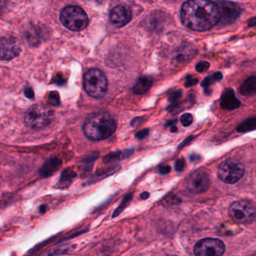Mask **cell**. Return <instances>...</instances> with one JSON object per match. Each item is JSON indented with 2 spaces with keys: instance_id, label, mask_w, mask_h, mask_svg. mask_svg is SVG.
<instances>
[{
  "instance_id": "obj_24",
  "label": "cell",
  "mask_w": 256,
  "mask_h": 256,
  "mask_svg": "<svg viewBox=\"0 0 256 256\" xmlns=\"http://www.w3.org/2000/svg\"><path fill=\"white\" fill-rule=\"evenodd\" d=\"M121 154L120 152H112V153L106 155L105 158H104V162H106V164L111 162V161L120 158Z\"/></svg>"
},
{
  "instance_id": "obj_13",
  "label": "cell",
  "mask_w": 256,
  "mask_h": 256,
  "mask_svg": "<svg viewBox=\"0 0 256 256\" xmlns=\"http://www.w3.org/2000/svg\"><path fill=\"white\" fill-rule=\"evenodd\" d=\"M196 52V50L192 46H182L180 49L176 51L173 55L172 62L176 66L188 62L195 56Z\"/></svg>"
},
{
  "instance_id": "obj_8",
  "label": "cell",
  "mask_w": 256,
  "mask_h": 256,
  "mask_svg": "<svg viewBox=\"0 0 256 256\" xmlns=\"http://www.w3.org/2000/svg\"><path fill=\"white\" fill-rule=\"evenodd\" d=\"M225 250V244L220 239H202L194 246L196 256H222Z\"/></svg>"
},
{
  "instance_id": "obj_14",
  "label": "cell",
  "mask_w": 256,
  "mask_h": 256,
  "mask_svg": "<svg viewBox=\"0 0 256 256\" xmlns=\"http://www.w3.org/2000/svg\"><path fill=\"white\" fill-rule=\"evenodd\" d=\"M240 106V102L236 97V93L231 88L224 92L221 98V106L227 110H233Z\"/></svg>"
},
{
  "instance_id": "obj_20",
  "label": "cell",
  "mask_w": 256,
  "mask_h": 256,
  "mask_svg": "<svg viewBox=\"0 0 256 256\" xmlns=\"http://www.w3.org/2000/svg\"><path fill=\"white\" fill-rule=\"evenodd\" d=\"M76 174L72 170H66L62 174L61 179H60V184L63 185H68L70 184L72 180L76 177Z\"/></svg>"
},
{
  "instance_id": "obj_1",
  "label": "cell",
  "mask_w": 256,
  "mask_h": 256,
  "mask_svg": "<svg viewBox=\"0 0 256 256\" xmlns=\"http://www.w3.org/2000/svg\"><path fill=\"white\" fill-rule=\"evenodd\" d=\"M218 4L210 0H188L180 10V20L186 28L194 31L210 30L220 22Z\"/></svg>"
},
{
  "instance_id": "obj_18",
  "label": "cell",
  "mask_w": 256,
  "mask_h": 256,
  "mask_svg": "<svg viewBox=\"0 0 256 256\" xmlns=\"http://www.w3.org/2000/svg\"><path fill=\"white\" fill-rule=\"evenodd\" d=\"M256 129V118H248L238 126L237 130L240 132H249Z\"/></svg>"
},
{
  "instance_id": "obj_4",
  "label": "cell",
  "mask_w": 256,
  "mask_h": 256,
  "mask_svg": "<svg viewBox=\"0 0 256 256\" xmlns=\"http://www.w3.org/2000/svg\"><path fill=\"white\" fill-rule=\"evenodd\" d=\"M60 20L66 28L74 32L85 30L88 24L85 10L76 6H69L63 8L60 14Z\"/></svg>"
},
{
  "instance_id": "obj_3",
  "label": "cell",
  "mask_w": 256,
  "mask_h": 256,
  "mask_svg": "<svg viewBox=\"0 0 256 256\" xmlns=\"http://www.w3.org/2000/svg\"><path fill=\"white\" fill-rule=\"evenodd\" d=\"M84 86L88 96L100 98L106 94L108 91V79L104 74L99 69H90L84 75Z\"/></svg>"
},
{
  "instance_id": "obj_15",
  "label": "cell",
  "mask_w": 256,
  "mask_h": 256,
  "mask_svg": "<svg viewBox=\"0 0 256 256\" xmlns=\"http://www.w3.org/2000/svg\"><path fill=\"white\" fill-rule=\"evenodd\" d=\"M62 165V160L58 158H54L46 160L39 170L40 176L49 177L55 173Z\"/></svg>"
},
{
  "instance_id": "obj_34",
  "label": "cell",
  "mask_w": 256,
  "mask_h": 256,
  "mask_svg": "<svg viewBox=\"0 0 256 256\" xmlns=\"http://www.w3.org/2000/svg\"><path fill=\"white\" fill-rule=\"evenodd\" d=\"M6 2H7V0H0V12L4 8Z\"/></svg>"
},
{
  "instance_id": "obj_5",
  "label": "cell",
  "mask_w": 256,
  "mask_h": 256,
  "mask_svg": "<svg viewBox=\"0 0 256 256\" xmlns=\"http://www.w3.org/2000/svg\"><path fill=\"white\" fill-rule=\"evenodd\" d=\"M54 118V112L50 108L37 104L27 110L24 116V122L28 128L40 129L50 124Z\"/></svg>"
},
{
  "instance_id": "obj_29",
  "label": "cell",
  "mask_w": 256,
  "mask_h": 256,
  "mask_svg": "<svg viewBox=\"0 0 256 256\" xmlns=\"http://www.w3.org/2000/svg\"><path fill=\"white\" fill-rule=\"evenodd\" d=\"M197 82H198V80L196 79V78L189 76V78H188V80H186V82H185V86H195Z\"/></svg>"
},
{
  "instance_id": "obj_27",
  "label": "cell",
  "mask_w": 256,
  "mask_h": 256,
  "mask_svg": "<svg viewBox=\"0 0 256 256\" xmlns=\"http://www.w3.org/2000/svg\"><path fill=\"white\" fill-rule=\"evenodd\" d=\"M131 198H132V195H131V194H129V195H128L127 196H126V198H124V200H123L122 204L121 206H120V207L118 208V210H117L116 212H118V213L121 212L122 210H123V208H124L126 207V206H127L128 202H129L130 201ZM118 213H117L116 214H118Z\"/></svg>"
},
{
  "instance_id": "obj_16",
  "label": "cell",
  "mask_w": 256,
  "mask_h": 256,
  "mask_svg": "<svg viewBox=\"0 0 256 256\" xmlns=\"http://www.w3.org/2000/svg\"><path fill=\"white\" fill-rule=\"evenodd\" d=\"M240 94L245 96L256 94V76H250L246 79L240 88Z\"/></svg>"
},
{
  "instance_id": "obj_39",
  "label": "cell",
  "mask_w": 256,
  "mask_h": 256,
  "mask_svg": "<svg viewBox=\"0 0 256 256\" xmlns=\"http://www.w3.org/2000/svg\"><path fill=\"white\" fill-rule=\"evenodd\" d=\"M170 130H171V132H174L178 130V129L176 127V126H172V127L170 128Z\"/></svg>"
},
{
  "instance_id": "obj_12",
  "label": "cell",
  "mask_w": 256,
  "mask_h": 256,
  "mask_svg": "<svg viewBox=\"0 0 256 256\" xmlns=\"http://www.w3.org/2000/svg\"><path fill=\"white\" fill-rule=\"evenodd\" d=\"M132 10L127 6H116L111 10L110 20L112 25L117 28H121L129 24L132 19Z\"/></svg>"
},
{
  "instance_id": "obj_38",
  "label": "cell",
  "mask_w": 256,
  "mask_h": 256,
  "mask_svg": "<svg viewBox=\"0 0 256 256\" xmlns=\"http://www.w3.org/2000/svg\"><path fill=\"white\" fill-rule=\"evenodd\" d=\"M176 122H177V121H176V120H173V121L168 122V123H167L166 126H172V124H174V123H176Z\"/></svg>"
},
{
  "instance_id": "obj_32",
  "label": "cell",
  "mask_w": 256,
  "mask_h": 256,
  "mask_svg": "<svg viewBox=\"0 0 256 256\" xmlns=\"http://www.w3.org/2000/svg\"><path fill=\"white\" fill-rule=\"evenodd\" d=\"M24 92H25L26 97L28 98L32 99L34 98V92L31 88H26Z\"/></svg>"
},
{
  "instance_id": "obj_21",
  "label": "cell",
  "mask_w": 256,
  "mask_h": 256,
  "mask_svg": "<svg viewBox=\"0 0 256 256\" xmlns=\"http://www.w3.org/2000/svg\"><path fill=\"white\" fill-rule=\"evenodd\" d=\"M48 102L54 106H58L60 104V94L57 92H51L48 97Z\"/></svg>"
},
{
  "instance_id": "obj_36",
  "label": "cell",
  "mask_w": 256,
  "mask_h": 256,
  "mask_svg": "<svg viewBox=\"0 0 256 256\" xmlns=\"http://www.w3.org/2000/svg\"><path fill=\"white\" fill-rule=\"evenodd\" d=\"M200 156L198 155L192 154L190 156V160L192 161H196L197 160H200Z\"/></svg>"
},
{
  "instance_id": "obj_17",
  "label": "cell",
  "mask_w": 256,
  "mask_h": 256,
  "mask_svg": "<svg viewBox=\"0 0 256 256\" xmlns=\"http://www.w3.org/2000/svg\"><path fill=\"white\" fill-rule=\"evenodd\" d=\"M153 81L148 78H141L134 87V92L136 94H146L150 90Z\"/></svg>"
},
{
  "instance_id": "obj_22",
  "label": "cell",
  "mask_w": 256,
  "mask_h": 256,
  "mask_svg": "<svg viewBox=\"0 0 256 256\" xmlns=\"http://www.w3.org/2000/svg\"><path fill=\"white\" fill-rule=\"evenodd\" d=\"M192 121H194V118H192L191 114H185L180 117V122H182V126H184V127H188V126H190Z\"/></svg>"
},
{
  "instance_id": "obj_35",
  "label": "cell",
  "mask_w": 256,
  "mask_h": 256,
  "mask_svg": "<svg viewBox=\"0 0 256 256\" xmlns=\"http://www.w3.org/2000/svg\"><path fill=\"white\" fill-rule=\"evenodd\" d=\"M140 197H141L142 200H146V198H148L149 197V194L148 192H143V194H141V196H140Z\"/></svg>"
},
{
  "instance_id": "obj_26",
  "label": "cell",
  "mask_w": 256,
  "mask_h": 256,
  "mask_svg": "<svg viewBox=\"0 0 256 256\" xmlns=\"http://www.w3.org/2000/svg\"><path fill=\"white\" fill-rule=\"evenodd\" d=\"M185 166V161L184 159H179L176 162V170L178 172L183 171Z\"/></svg>"
},
{
  "instance_id": "obj_28",
  "label": "cell",
  "mask_w": 256,
  "mask_h": 256,
  "mask_svg": "<svg viewBox=\"0 0 256 256\" xmlns=\"http://www.w3.org/2000/svg\"><path fill=\"white\" fill-rule=\"evenodd\" d=\"M149 130L148 129L142 130L138 131L136 134V137L138 140H142V138H146L148 135Z\"/></svg>"
},
{
  "instance_id": "obj_33",
  "label": "cell",
  "mask_w": 256,
  "mask_h": 256,
  "mask_svg": "<svg viewBox=\"0 0 256 256\" xmlns=\"http://www.w3.org/2000/svg\"><path fill=\"white\" fill-rule=\"evenodd\" d=\"M248 26L250 27L255 26H256V18L250 20L249 22H248Z\"/></svg>"
},
{
  "instance_id": "obj_31",
  "label": "cell",
  "mask_w": 256,
  "mask_h": 256,
  "mask_svg": "<svg viewBox=\"0 0 256 256\" xmlns=\"http://www.w3.org/2000/svg\"><path fill=\"white\" fill-rule=\"evenodd\" d=\"M170 170H171V168L168 166H162L160 168L159 172L161 174H167L170 172Z\"/></svg>"
},
{
  "instance_id": "obj_7",
  "label": "cell",
  "mask_w": 256,
  "mask_h": 256,
  "mask_svg": "<svg viewBox=\"0 0 256 256\" xmlns=\"http://www.w3.org/2000/svg\"><path fill=\"white\" fill-rule=\"evenodd\" d=\"M245 170L240 162L234 160L224 161L218 168V177L222 182L230 184L238 182L244 174Z\"/></svg>"
},
{
  "instance_id": "obj_40",
  "label": "cell",
  "mask_w": 256,
  "mask_h": 256,
  "mask_svg": "<svg viewBox=\"0 0 256 256\" xmlns=\"http://www.w3.org/2000/svg\"><path fill=\"white\" fill-rule=\"evenodd\" d=\"M94 1L97 2L98 3H102L104 1V0H94Z\"/></svg>"
},
{
  "instance_id": "obj_25",
  "label": "cell",
  "mask_w": 256,
  "mask_h": 256,
  "mask_svg": "<svg viewBox=\"0 0 256 256\" xmlns=\"http://www.w3.org/2000/svg\"><path fill=\"white\" fill-rule=\"evenodd\" d=\"M182 96V92L180 91L173 92H172L170 96H168V100H170L171 103H174L178 99L180 98Z\"/></svg>"
},
{
  "instance_id": "obj_10",
  "label": "cell",
  "mask_w": 256,
  "mask_h": 256,
  "mask_svg": "<svg viewBox=\"0 0 256 256\" xmlns=\"http://www.w3.org/2000/svg\"><path fill=\"white\" fill-rule=\"evenodd\" d=\"M218 4L220 13V22L222 25L232 24L242 14V8L234 2L221 0Z\"/></svg>"
},
{
  "instance_id": "obj_11",
  "label": "cell",
  "mask_w": 256,
  "mask_h": 256,
  "mask_svg": "<svg viewBox=\"0 0 256 256\" xmlns=\"http://www.w3.org/2000/svg\"><path fill=\"white\" fill-rule=\"evenodd\" d=\"M20 50V44L15 38H0V60L4 61L13 60L19 55Z\"/></svg>"
},
{
  "instance_id": "obj_37",
  "label": "cell",
  "mask_w": 256,
  "mask_h": 256,
  "mask_svg": "<svg viewBox=\"0 0 256 256\" xmlns=\"http://www.w3.org/2000/svg\"><path fill=\"white\" fill-rule=\"evenodd\" d=\"M192 138V137L190 136V137H189V138H186V140H185V141L183 143H182V144H180V148L182 147V146H185V144H186V143L190 141V140Z\"/></svg>"
},
{
  "instance_id": "obj_9",
  "label": "cell",
  "mask_w": 256,
  "mask_h": 256,
  "mask_svg": "<svg viewBox=\"0 0 256 256\" xmlns=\"http://www.w3.org/2000/svg\"><path fill=\"white\" fill-rule=\"evenodd\" d=\"M210 184V177L204 170H197L192 172L185 182L186 189L192 194L206 192Z\"/></svg>"
},
{
  "instance_id": "obj_19",
  "label": "cell",
  "mask_w": 256,
  "mask_h": 256,
  "mask_svg": "<svg viewBox=\"0 0 256 256\" xmlns=\"http://www.w3.org/2000/svg\"><path fill=\"white\" fill-rule=\"evenodd\" d=\"M222 79V74L220 72H216V73L214 74L212 76H208L202 82V86L206 88V92H208V88L210 85L214 84L215 82H218V81L221 80Z\"/></svg>"
},
{
  "instance_id": "obj_23",
  "label": "cell",
  "mask_w": 256,
  "mask_h": 256,
  "mask_svg": "<svg viewBox=\"0 0 256 256\" xmlns=\"http://www.w3.org/2000/svg\"><path fill=\"white\" fill-rule=\"evenodd\" d=\"M210 67V64L207 62H200L196 66V70L200 73L206 72Z\"/></svg>"
},
{
  "instance_id": "obj_30",
  "label": "cell",
  "mask_w": 256,
  "mask_h": 256,
  "mask_svg": "<svg viewBox=\"0 0 256 256\" xmlns=\"http://www.w3.org/2000/svg\"><path fill=\"white\" fill-rule=\"evenodd\" d=\"M56 84H57V85L60 86H62L64 85V84L66 82V80L64 79V78H62V76H61V75L58 74L56 76L55 80Z\"/></svg>"
},
{
  "instance_id": "obj_2",
  "label": "cell",
  "mask_w": 256,
  "mask_h": 256,
  "mask_svg": "<svg viewBox=\"0 0 256 256\" xmlns=\"http://www.w3.org/2000/svg\"><path fill=\"white\" fill-rule=\"evenodd\" d=\"M116 128V121L110 114L99 112L92 114L86 118L82 129L87 138L93 141H100L109 138Z\"/></svg>"
},
{
  "instance_id": "obj_6",
  "label": "cell",
  "mask_w": 256,
  "mask_h": 256,
  "mask_svg": "<svg viewBox=\"0 0 256 256\" xmlns=\"http://www.w3.org/2000/svg\"><path fill=\"white\" fill-rule=\"evenodd\" d=\"M228 214L233 220L242 224H251L256 216V210L254 206L249 202L244 200L232 204Z\"/></svg>"
}]
</instances>
